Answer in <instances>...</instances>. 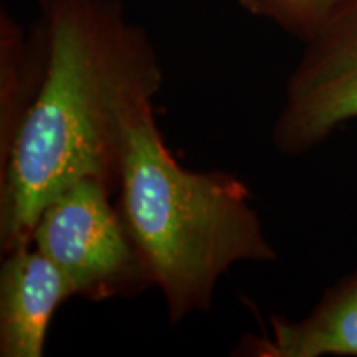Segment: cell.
I'll list each match as a JSON object with an SVG mask.
<instances>
[{
	"label": "cell",
	"mask_w": 357,
	"mask_h": 357,
	"mask_svg": "<svg viewBox=\"0 0 357 357\" xmlns=\"http://www.w3.org/2000/svg\"><path fill=\"white\" fill-rule=\"evenodd\" d=\"M45 68L0 167V248L30 243L47 204L84 178L118 192L129 121L164 68L121 0H37Z\"/></svg>",
	"instance_id": "1"
},
{
	"label": "cell",
	"mask_w": 357,
	"mask_h": 357,
	"mask_svg": "<svg viewBox=\"0 0 357 357\" xmlns=\"http://www.w3.org/2000/svg\"><path fill=\"white\" fill-rule=\"evenodd\" d=\"M118 211L162 293L171 324L212 307L218 281L236 263H270L252 192L235 174L190 171L174 158L146 105L129 121Z\"/></svg>",
	"instance_id": "2"
},
{
	"label": "cell",
	"mask_w": 357,
	"mask_h": 357,
	"mask_svg": "<svg viewBox=\"0 0 357 357\" xmlns=\"http://www.w3.org/2000/svg\"><path fill=\"white\" fill-rule=\"evenodd\" d=\"M111 197L101 182H77L47 204L30 238L63 273L75 296L88 301L132 298L154 287Z\"/></svg>",
	"instance_id": "3"
},
{
	"label": "cell",
	"mask_w": 357,
	"mask_h": 357,
	"mask_svg": "<svg viewBox=\"0 0 357 357\" xmlns=\"http://www.w3.org/2000/svg\"><path fill=\"white\" fill-rule=\"evenodd\" d=\"M357 119V0H344L305 42L284 84L283 105L271 128V144L300 158Z\"/></svg>",
	"instance_id": "4"
},
{
	"label": "cell",
	"mask_w": 357,
	"mask_h": 357,
	"mask_svg": "<svg viewBox=\"0 0 357 357\" xmlns=\"http://www.w3.org/2000/svg\"><path fill=\"white\" fill-rule=\"evenodd\" d=\"M71 296L63 273L32 242L3 253L0 356L42 357L53 314Z\"/></svg>",
	"instance_id": "5"
},
{
	"label": "cell",
	"mask_w": 357,
	"mask_h": 357,
	"mask_svg": "<svg viewBox=\"0 0 357 357\" xmlns=\"http://www.w3.org/2000/svg\"><path fill=\"white\" fill-rule=\"evenodd\" d=\"M235 356L253 357H357V270L326 289L305 318L270 316L265 333L247 334Z\"/></svg>",
	"instance_id": "6"
},
{
	"label": "cell",
	"mask_w": 357,
	"mask_h": 357,
	"mask_svg": "<svg viewBox=\"0 0 357 357\" xmlns=\"http://www.w3.org/2000/svg\"><path fill=\"white\" fill-rule=\"evenodd\" d=\"M45 56L38 24L26 33L7 10L0 12V167L43 79Z\"/></svg>",
	"instance_id": "7"
},
{
	"label": "cell",
	"mask_w": 357,
	"mask_h": 357,
	"mask_svg": "<svg viewBox=\"0 0 357 357\" xmlns=\"http://www.w3.org/2000/svg\"><path fill=\"white\" fill-rule=\"evenodd\" d=\"M344 0H236L250 15L273 22L283 32L307 42Z\"/></svg>",
	"instance_id": "8"
}]
</instances>
